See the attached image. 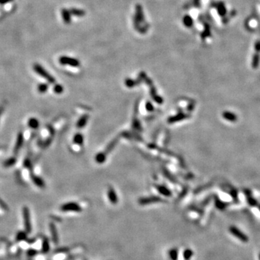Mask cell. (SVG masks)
<instances>
[{"label": "cell", "mask_w": 260, "mask_h": 260, "mask_svg": "<svg viewBox=\"0 0 260 260\" xmlns=\"http://www.w3.org/2000/svg\"><path fill=\"white\" fill-rule=\"evenodd\" d=\"M33 69L37 74L40 75L41 77H44V79H46L49 83H55V79L52 77V75H51L46 69H45L42 66H41L38 64H35L33 65Z\"/></svg>", "instance_id": "cell-1"}, {"label": "cell", "mask_w": 260, "mask_h": 260, "mask_svg": "<svg viewBox=\"0 0 260 260\" xmlns=\"http://www.w3.org/2000/svg\"><path fill=\"white\" fill-rule=\"evenodd\" d=\"M59 63L62 65H68L73 67H78L80 66V62L78 59L72 58V57L62 56L59 59Z\"/></svg>", "instance_id": "cell-2"}, {"label": "cell", "mask_w": 260, "mask_h": 260, "mask_svg": "<svg viewBox=\"0 0 260 260\" xmlns=\"http://www.w3.org/2000/svg\"><path fill=\"white\" fill-rule=\"evenodd\" d=\"M22 214H23L25 228L28 233H30L31 231V224H30V211L27 207H24L22 209Z\"/></svg>", "instance_id": "cell-3"}, {"label": "cell", "mask_w": 260, "mask_h": 260, "mask_svg": "<svg viewBox=\"0 0 260 260\" xmlns=\"http://www.w3.org/2000/svg\"><path fill=\"white\" fill-rule=\"evenodd\" d=\"M61 210L62 211H70V212H80L82 209L78 204L75 203V202H69L63 204L61 206Z\"/></svg>", "instance_id": "cell-4"}, {"label": "cell", "mask_w": 260, "mask_h": 260, "mask_svg": "<svg viewBox=\"0 0 260 260\" xmlns=\"http://www.w3.org/2000/svg\"><path fill=\"white\" fill-rule=\"evenodd\" d=\"M134 17H136L137 19L141 22V24L144 23V22L145 23V19L144 13H143V10L142 6H141L140 4H137L136 6H135V14Z\"/></svg>", "instance_id": "cell-5"}, {"label": "cell", "mask_w": 260, "mask_h": 260, "mask_svg": "<svg viewBox=\"0 0 260 260\" xmlns=\"http://www.w3.org/2000/svg\"><path fill=\"white\" fill-rule=\"evenodd\" d=\"M161 201H162V200H161L160 197H157V196H150V197H147V198H141V199L139 200V202H140V204L145 205V204L154 203V202H157Z\"/></svg>", "instance_id": "cell-6"}, {"label": "cell", "mask_w": 260, "mask_h": 260, "mask_svg": "<svg viewBox=\"0 0 260 260\" xmlns=\"http://www.w3.org/2000/svg\"><path fill=\"white\" fill-rule=\"evenodd\" d=\"M61 17H62L63 21L64 22L65 24H70L72 21V15L69 12V10H67L66 8H63L61 9Z\"/></svg>", "instance_id": "cell-7"}, {"label": "cell", "mask_w": 260, "mask_h": 260, "mask_svg": "<svg viewBox=\"0 0 260 260\" xmlns=\"http://www.w3.org/2000/svg\"><path fill=\"white\" fill-rule=\"evenodd\" d=\"M23 142H24L23 135H22V132H20L19 134H17V140H16L15 147H14V153H15L16 154V153H18V151L20 150V149L21 148L22 145H23Z\"/></svg>", "instance_id": "cell-8"}, {"label": "cell", "mask_w": 260, "mask_h": 260, "mask_svg": "<svg viewBox=\"0 0 260 260\" xmlns=\"http://www.w3.org/2000/svg\"><path fill=\"white\" fill-rule=\"evenodd\" d=\"M108 197L112 204H116L118 202V198L116 193L114 191V189L112 188H109L108 192Z\"/></svg>", "instance_id": "cell-9"}, {"label": "cell", "mask_w": 260, "mask_h": 260, "mask_svg": "<svg viewBox=\"0 0 260 260\" xmlns=\"http://www.w3.org/2000/svg\"><path fill=\"white\" fill-rule=\"evenodd\" d=\"M69 12H70L72 15L77 16V17H83V16H85L86 14V12L84 10L78 9V8H74V7L71 8V9L69 10Z\"/></svg>", "instance_id": "cell-10"}, {"label": "cell", "mask_w": 260, "mask_h": 260, "mask_svg": "<svg viewBox=\"0 0 260 260\" xmlns=\"http://www.w3.org/2000/svg\"><path fill=\"white\" fill-rule=\"evenodd\" d=\"M155 187H156L157 191H158L160 193L162 194V195L165 196H169L171 195V192H170V190L168 189L167 187H165V186L157 185Z\"/></svg>", "instance_id": "cell-11"}, {"label": "cell", "mask_w": 260, "mask_h": 260, "mask_svg": "<svg viewBox=\"0 0 260 260\" xmlns=\"http://www.w3.org/2000/svg\"><path fill=\"white\" fill-rule=\"evenodd\" d=\"M32 180L37 187L40 188H44L45 187L44 181H43V179H41L40 177H36V176H32Z\"/></svg>", "instance_id": "cell-12"}, {"label": "cell", "mask_w": 260, "mask_h": 260, "mask_svg": "<svg viewBox=\"0 0 260 260\" xmlns=\"http://www.w3.org/2000/svg\"><path fill=\"white\" fill-rule=\"evenodd\" d=\"M28 125L31 129L36 130V129H38V126H39V122H38V119H36V118H31L28 120Z\"/></svg>", "instance_id": "cell-13"}, {"label": "cell", "mask_w": 260, "mask_h": 260, "mask_svg": "<svg viewBox=\"0 0 260 260\" xmlns=\"http://www.w3.org/2000/svg\"><path fill=\"white\" fill-rule=\"evenodd\" d=\"M87 119H88V116L87 115H84L83 116H82V117L80 118L78 122H77V126L78 128H83L84 126H85L86 123L87 122Z\"/></svg>", "instance_id": "cell-14"}, {"label": "cell", "mask_w": 260, "mask_h": 260, "mask_svg": "<svg viewBox=\"0 0 260 260\" xmlns=\"http://www.w3.org/2000/svg\"><path fill=\"white\" fill-rule=\"evenodd\" d=\"M50 230H51V233H52V236L53 237V240H54L55 243H56L57 240H58V237H57V232L54 224L52 223L50 224Z\"/></svg>", "instance_id": "cell-15"}, {"label": "cell", "mask_w": 260, "mask_h": 260, "mask_svg": "<svg viewBox=\"0 0 260 260\" xmlns=\"http://www.w3.org/2000/svg\"><path fill=\"white\" fill-rule=\"evenodd\" d=\"M83 136L81 134H77L74 137V142L78 145H82L83 144Z\"/></svg>", "instance_id": "cell-16"}, {"label": "cell", "mask_w": 260, "mask_h": 260, "mask_svg": "<svg viewBox=\"0 0 260 260\" xmlns=\"http://www.w3.org/2000/svg\"><path fill=\"white\" fill-rule=\"evenodd\" d=\"M106 153H98L95 157V161L96 162L98 163H103L104 161H106Z\"/></svg>", "instance_id": "cell-17"}, {"label": "cell", "mask_w": 260, "mask_h": 260, "mask_svg": "<svg viewBox=\"0 0 260 260\" xmlns=\"http://www.w3.org/2000/svg\"><path fill=\"white\" fill-rule=\"evenodd\" d=\"M186 118V116H184L183 114H179V115L170 117L169 118V123H174V122H178L179 120L180 121V120L183 119V118Z\"/></svg>", "instance_id": "cell-18"}, {"label": "cell", "mask_w": 260, "mask_h": 260, "mask_svg": "<svg viewBox=\"0 0 260 260\" xmlns=\"http://www.w3.org/2000/svg\"><path fill=\"white\" fill-rule=\"evenodd\" d=\"M138 83V80H133L131 78H127L125 80V85L126 86H127L128 87H133Z\"/></svg>", "instance_id": "cell-19"}, {"label": "cell", "mask_w": 260, "mask_h": 260, "mask_svg": "<svg viewBox=\"0 0 260 260\" xmlns=\"http://www.w3.org/2000/svg\"><path fill=\"white\" fill-rule=\"evenodd\" d=\"M149 28H150V25L147 23V22H145L143 25H141L140 29H139L138 31L141 34H145L147 32V30H148Z\"/></svg>", "instance_id": "cell-20"}, {"label": "cell", "mask_w": 260, "mask_h": 260, "mask_svg": "<svg viewBox=\"0 0 260 260\" xmlns=\"http://www.w3.org/2000/svg\"><path fill=\"white\" fill-rule=\"evenodd\" d=\"M183 22L184 24L186 26H187V27H190V26L192 25V17H190L189 15H185L183 19Z\"/></svg>", "instance_id": "cell-21"}, {"label": "cell", "mask_w": 260, "mask_h": 260, "mask_svg": "<svg viewBox=\"0 0 260 260\" xmlns=\"http://www.w3.org/2000/svg\"><path fill=\"white\" fill-rule=\"evenodd\" d=\"M49 88V86L46 84H40L38 86V91L41 93H44L47 91Z\"/></svg>", "instance_id": "cell-22"}, {"label": "cell", "mask_w": 260, "mask_h": 260, "mask_svg": "<svg viewBox=\"0 0 260 260\" xmlns=\"http://www.w3.org/2000/svg\"><path fill=\"white\" fill-rule=\"evenodd\" d=\"M15 163H16L15 157H10V158H9L5 161V164L4 165H5V166L6 167H10V166H12V165H13Z\"/></svg>", "instance_id": "cell-23"}, {"label": "cell", "mask_w": 260, "mask_h": 260, "mask_svg": "<svg viewBox=\"0 0 260 260\" xmlns=\"http://www.w3.org/2000/svg\"><path fill=\"white\" fill-rule=\"evenodd\" d=\"M117 141H118V139L117 138L115 139V140H114V141H112L111 143V144H109V145H108V146L107 147V148H106V153H109V152H111V151L112 149H113L114 147V146H115V145H116V142H117Z\"/></svg>", "instance_id": "cell-24"}, {"label": "cell", "mask_w": 260, "mask_h": 260, "mask_svg": "<svg viewBox=\"0 0 260 260\" xmlns=\"http://www.w3.org/2000/svg\"><path fill=\"white\" fill-rule=\"evenodd\" d=\"M54 91L56 94H61L64 91V88L61 85H56L54 87Z\"/></svg>", "instance_id": "cell-25"}, {"label": "cell", "mask_w": 260, "mask_h": 260, "mask_svg": "<svg viewBox=\"0 0 260 260\" xmlns=\"http://www.w3.org/2000/svg\"><path fill=\"white\" fill-rule=\"evenodd\" d=\"M43 251H44V252H47V251H49V244L48 242V240L47 239H45V240L43 241Z\"/></svg>", "instance_id": "cell-26"}, {"label": "cell", "mask_w": 260, "mask_h": 260, "mask_svg": "<svg viewBox=\"0 0 260 260\" xmlns=\"http://www.w3.org/2000/svg\"><path fill=\"white\" fill-rule=\"evenodd\" d=\"M170 257L172 260H177V251L176 249H172L171 251H170Z\"/></svg>", "instance_id": "cell-27"}, {"label": "cell", "mask_w": 260, "mask_h": 260, "mask_svg": "<svg viewBox=\"0 0 260 260\" xmlns=\"http://www.w3.org/2000/svg\"><path fill=\"white\" fill-rule=\"evenodd\" d=\"M146 109L147 111H153V109H154V107H153V106L152 105V103H150V102H147L146 104Z\"/></svg>", "instance_id": "cell-28"}, {"label": "cell", "mask_w": 260, "mask_h": 260, "mask_svg": "<svg viewBox=\"0 0 260 260\" xmlns=\"http://www.w3.org/2000/svg\"><path fill=\"white\" fill-rule=\"evenodd\" d=\"M24 165L26 168H28V169H30V168H31V163H30V160L26 159L25 161H24Z\"/></svg>", "instance_id": "cell-29"}, {"label": "cell", "mask_w": 260, "mask_h": 260, "mask_svg": "<svg viewBox=\"0 0 260 260\" xmlns=\"http://www.w3.org/2000/svg\"><path fill=\"white\" fill-rule=\"evenodd\" d=\"M17 237H20V238L17 239L18 240H22V239H25V234L23 233H20L19 234L17 235Z\"/></svg>", "instance_id": "cell-30"}, {"label": "cell", "mask_w": 260, "mask_h": 260, "mask_svg": "<svg viewBox=\"0 0 260 260\" xmlns=\"http://www.w3.org/2000/svg\"><path fill=\"white\" fill-rule=\"evenodd\" d=\"M11 1H12V0H0V4H6Z\"/></svg>", "instance_id": "cell-31"}, {"label": "cell", "mask_w": 260, "mask_h": 260, "mask_svg": "<svg viewBox=\"0 0 260 260\" xmlns=\"http://www.w3.org/2000/svg\"><path fill=\"white\" fill-rule=\"evenodd\" d=\"M0 207H1V208H2V209H5V205L2 203V202L1 200H0Z\"/></svg>", "instance_id": "cell-32"}, {"label": "cell", "mask_w": 260, "mask_h": 260, "mask_svg": "<svg viewBox=\"0 0 260 260\" xmlns=\"http://www.w3.org/2000/svg\"><path fill=\"white\" fill-rule=\"evenodd\" d=\"M3 111H4V108L2 106H0V117H1L2 114L3 113Z\"/></svg>", "instance_id": "cell-33"}]
</instances>
